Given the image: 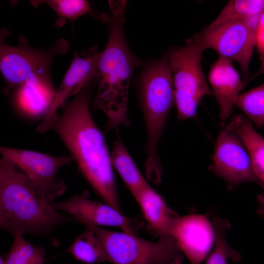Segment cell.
Returning a JSON list of instances; mask_svg holds the SVG:
<instances>
[{
  "label": "cell",
  "mask_w": 264,
  "mask_h": 264,
  "mask_svg": "<svg viewBox=\"0 0 264 264\" xmlns=\"http://www.w3.org/2000/svg\"><path fill=\"white\" fill-rule=\"evenodd\" d=\"M89 98L88 88L75 95L72 102L57 116L49 131L59 136L80 172L101 198L122 213L110 154L104 134L90 112Z\"/></svg>",
  "instance_id": "1"
},
{
  "label": "cell",
  "mask_w": 264,
  "mask_h": 264,
  "mask_svg": "<svg viewBox=\"0 0 264 264\" xmlns=\"http://www.w3.org/2000/svg\"><path fill=\"white\" fill-rule=\"evenodd\" d=\"M110 13L100 19L108 28V39L100 52L96 79L98 90L93 105L107 117L105 132L130 124L128 103L130 82L134 70L143 64L132 52L124 33L126 0H109Z\"/></svg>",
  "instance_id": "2"
},
{
  "label": "cell",
  "mask_w": 264,
  "mask_h": 264,
  "mask_svg": "<svg viewBox=\"0 0 264 264\" xmlns=\"http://www.w3.org/2000/svg\"><path fill=\"white\" fill-rule=\"evenodd\" d=\"M77 221L60 214L41 197L27 177L9 160H0V227L15 234L50 237L54 229Z\"/></svg>",
  "instance_id": "3"
},
{
  "label": "cell",
  "mask_w": 264,
  "mask_h": 264,
  "mask_svg": "<svg viewBox=\"0 0 264 264\" xmlns=\"http://www.w3.org/2000/svg\"><path fill=\"white\" fill-rule=\"evenodd\" d=\"M137 89L146 130L145 175L149 180L158 183L162 168L158 144L174 105L173 77L166 56L146 62L138 77Z\"/></svg>",
  "instance_id": "4"
},
{
  "label": "cell",
  "mask_w": 264,
  "mask_h": 264,
  "mask_svg": "<svg viewBox=\"0 0 264 264\" xmlns=\"http://www.w3.org/2000/svg\"><path fill=\"white\" fill-rule=\"evenodd\" d=\"M8 33L1 30L0 40V69L5 81L3 92L8 94L17 87L39 85L54 88L50 77L51 65L55 55L65 52V42H57L47 50L33 49L26 41L17 46H11L4 42Z\"/></svg>",
  "instance_id": "5"
},
{
  "label": "cell",
  "mask_w": 264,
  "mask_h": 264,
  "mask_svg": "<svg viewBox=\"0 0 264 264\" xmlns=\"http://www.w3.org/2000/svg\"><path fill=\"white\" fill-rule=\"evenodd\" d=\"M89 227L101 241L112 264H182V252L171 236L153 242L123 232Z\"/></svg>",
  "instance_id": "6"
},
{
  "label": "cell",
  "mask_w": 264,
  "mask_h": 264,
  "mask_svg": "<svg viewBox=\"0 0 264 264\" xmlns=\"http://www.w3.org/2000/svg\"><path fill=\"white\" fill-rule=\"evenodd\" d=\"M2 157L13 162L27 177L42 198L51 203L63 195L66 185L57 173L64 165L75 161L71 155L53 156L37 151L0 146Z\"/></svg>",
  "instance_id": "7"
},
{
  "label": "cell",
  "mask_w": 264,
  "mask_h": 264,
  "mask_svg": "<svg viewBox=\"0 0 264 264\" xmlns=\"http://www.w3.org/2000/svg\"><path fill=\"white\" fill-rule=\"evenodd\" d=\"M261 15L247 20L229 21L213 27H208L197 35L206 49L214 50L219 58L237 62L246 79L248 76L254 48L257 45Z\"/></svg>",
  "instance_id": "8"
},
{
  "label": "cell",
  "mask_w": 264,
  "mask_h": 264,
  "mask_svg": "<svg viewBox=\"0 0 264 264\" xmlns=\"http://www.w3.org/2000/svg\"><path fill=\"white\" fill-rule=\"evenodd\" d=\"M205 49L196 34L183 47L171 49L166 56L173 77L174 103L202 101L204 96L213 95L201 67Z\"/></svg>",
  "instance_id": "9"
},
{
  "label": "cell",
  "mask_w": 264,
  "mask_h": 264,
  "mask_svg": "<svg viewBox=\"0 0 264 264\" xmlns=\"http://www.w3.org/2000/svg\"><path fill=\"white\" fill-rule=\"evenodd\" d=\"M57 210L72 216L78 222L86 226L118 227L123 232L137 236L144 221L140 217H127L108 205L89 198L88 191L76 194L67 200L51 203Z\"/></svg>",
  "instance_id": "10"
},
{
  "label": "cell",
  "mask_w": 264,
  "mask_h": 264,
  "mask_svg": "<svg viewBox=\"0 0 264 264\" xmlns=\"http://www.w3.org/2000/svg\"><path fill=\"white\" fill-rule=\"evenodd\" d=\"M213 161L215 173L230 185L254 182L264 187L254 172L242 139L227 127L220 131L218 136Z\"/></svg>",
  "instance_id": "11"
},
{
  "label": "cell",
  "mask_w": 264,
  "mask_h": 264,
  "mask_svg": "<svg viewBox=\"0 0 264 264\" xmlns=\"http://www.w3.org/2000/svg\"><path fill=\"white\" fill-rule=\"evenodd\" d=\"M82 54V56H80L77 52H74L72 61L56 91L51 107L37 128L38 132L44 133L49 131L58 115L57 111L60 107L69 97L88 88L92 81L96 78L100 52L95 46Z\"/></svg>",
  "instance_id": "12"
},
{
  "label": "cell",
  "mask_w": 264,
  "mask_h": 264,
  "mask_svg": "<svg viewBox=\"0 0 264 264\" xmlns=\"http://www.w3.org/2000/svg\"><path fill=\"white\" fill-rule=\"evenodd\" d=\"M170 234L190 264H201L216 239L213 223L206 216L199 214L178 216Z\"/></svg>",
  "instance_id": "13"
},
{
  "label": "cell",
  "mask_w": 264,
  "mask_h": 264,
  "mask_svg": "<svg viewBox=\"0 0 264 264\" xmlns=\"http://www.w3.org/2000/svg\"><path fill=\"white\" fill-rule=\"evenodd\" d=\"M208 79L220 107V119L225 120L232 113L239 93L244 84L233 67L232 62L221 58L212 66Z\"/></svg>",
  "instance_id": "14"
},
{
  "label": "cell",
  "mask_w": 264,
  "mask_h": 264,
  "mask_svg": "<svg viewBox=\"0 0 264 264\" xmlns=\"http://www.w3.org/2000/svg\"><path fill=\"white\" fill-rule=\"evenodd\" d=\"M147 220L148 230L159 238L171 236L173 224L178 215L161 196L146 183L134 197Z\"/></svg>",
  "instance_id": "15"
},
{
  "label": "cell",
  "mask_w": 264,
  "mask_h": 264,
  "mask_svg": "<svg viewBox=\"0 0 264 264\" xmlns=\"http://www.w3.org/2000/svg\"><path fill=\"white\" fill-rule=\"evenodd\" d=\"M226 127L242 139L254 172L264 187V138L254 129L250 121L242 115L234 116Z\"/></svg>",
  "instance_id": "16"
},
{
  "label": "cell",
  "mask_w": 264,
  "mask_h": 264,
  "mask_svg": "<svg viewBox=\"0 0 264 264\" xmlns=\"http://www.w3.org/2000/svg\"><path fill=\"white\" fill-rule=\"evenodd\" d=\"M112 167L121 176L134 197L147 183L131 156L120 136L113 143L110 154Z\"/></svg>",
  "instance_id": "17"
},
{
  "label": "cell",
  "mask_w": 264,
  "mask_h": 264,
  "mask_svg": "<svg viewBox=\"0 0 264 264\" xmlns=\"http://www.w3.org/2000/svg\"><path fill=\"white\" fill-rule=\"evenodd\" d=\"M64 253H69L77 260L86 264L109 262L102 243L89 226H86Z\"/></svg>",
  "instance_id": "18"
},
{
  "label": "cell",
  "mask_w": 264,
  "mask_h": 264,
  "mask_svg": "<svg viewBox=\"0 0 264 264\" xmlns=\"http://www.w3.org/2000/svg\"><path fill=\"white\" fill-rule=\"evenodd\" d=\"M56 91L42 86L24 85L20 87L18 103L27 113L34 116L45 114L52 103Z\"/></svg>",
  "instance_id": "19"
},
{
  "label": "cell",
  "mask_w": 264,
  "mask_h": 264,
  "mask_svg": "<svg viewBox=\"0 0 264 264\" xmlns=\"http://www.w3.org/2000/svg\"><path fill=\"white\" fill-rule=\"evenodd\" d=\"M9 252L4 256V264H45V250L26 241L22 234L13 235Z\"/></svg>",
  "instance_id": "20"
},
{
  "label": "cell",
  "mask_w": 264,
  "mask_h": 264,
  "mask_svg": "<svg viewBox=\"0 0 264 264\" xmlns=\"http://www.w3.org/2000/svg\"><path fill=\"white\" fill-rule=\"evenodd\" d=\"M264 12V0H229L209 26L213 27L231 21L247 20Z\"/></svg>",
  "instance_id": "21"
},
{
  "label": "cell",
  "mask_w": 264,
  "mask_h": 264,
  "mask_svg": "<svg viewBox=\"0 0 264 264\" xmlns=\"http://www.w3.org/2000/svg\"><path fill=\"white\" fill-rule=\"evenodd\" d=\"M212 223L216 235L215 245L205 264H227L229 259L240 262L241 255L230 246L225 239V232L230 229V223L226 220L216 216Z\"/></svg>",
  "instance_id": "22"
},
{
  "label": "cell",
  "mask_w": 264,
  "mask_h": 264,
  "mask_svg": "<svg viewBox=\"0 0 264 264\" xmlns=\"http://www.w3.org/2000/svg\"><path fill=\"white\" fill-rule=\"evenodd\" d=\"M235 105L257 127L264 126V84L240 94Z\"/></svg>",
  "instance_id": "23"
},
{
  "label": "cell",
  "mask_w": 264,
  "mask_h": 264,
  "mask_svg": "<svg viewBox=\"0 0 264 264\" xmlns=\"http://www.w3.org/2000/svg\"><path fill=\"white\" fill-rule=\"evenodd\" d=\"M30 1L34 6H38L42 3L46 4L59 17L70 21L76 20L87 14L98 19L93 13L89 2L85 0H42Z\"/></svg>",
  "instance_id": "24"
},
{
  "label": "cell",
  "mask_w": 264,
  "mask_h": 264,
  "mask_svg": "<svg viewBox=\"0 0 264 264\" xmlns=\"http://www.w3.org/2000/svg\"><path fill=\"white\" fill-rule=\"evenodd\" d=\"M258 207L257 212L264 218V195L259 194L257 196Z\"/></svg>",
  "instance_id": "25"
},
{
  "label": "cell",
  "mask_w": 264,
  "mask_h": 264,
  "mask_svg": "<svg viewBox=\"0 0 264 264\" xmlns=\"http://www.w3.org/2000/svg\"><path fill=\"white\" fill-rule=\"evenodd\" d=\"M264 73V58L262 60V63L259 70L248 80V81L258 77Z\"/></svg>",
  "instance_id": "26"
},
{
  "label": "cell",
  "mask_w": 264,
  "mask_h": 264,
  "mask_svg": "<svg viewBox=\"0 0 264 264\" xmlns=\"http://www.w3.org/2000/svg\"><path fill=\"white\" fill-rule=\"evenodd\" d=\"M159 264V263H152V264Z\"/></svg>",
  "instance_id": "27"
}]
</instances>
